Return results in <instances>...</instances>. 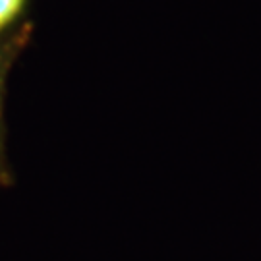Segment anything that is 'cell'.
<instances>
[{
	"label": "cell",
	"mask_w": 261,
	"mask_h": 261,
	"mask_svg": "<svg viewBox=\"0 0 261 261\" xmlns=\"http://www.w3.org/2000/svg\"><path fill=\"white\" fill-rule=\"evenodd\" d=\"M25 4V0H0V31L8 28L14 19L18 18Z\"/></svg>",
	"instance_id": "cell-1"
}]
</instances>
